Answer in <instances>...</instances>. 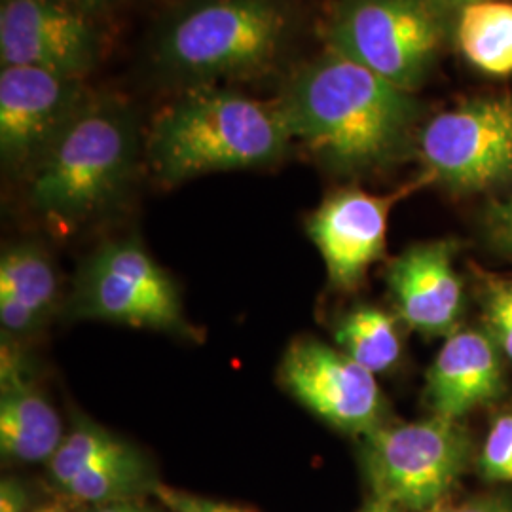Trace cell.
<instances>
[{
    "label": "cell",
    "instance_id": "cell-4",
    "mask_svg": "<svg viewBox=\"0 0 512 512\" xmlns=\"http://www.w3.org/2000/svg\"><path fill=\"white\" fill-rule=\"evenodd\" d=\"M283 0H196L165 21L154 61L192 88L266 71L289 44Z\"/></svg>",
    "mask_w": 512,
    "mask_h": 512
},
{
    "label": "cell",
    "instance_id": "cell-1",
    "mask_svg": "<svg viewBox=\"0 0 512 512\" xmlns=\"http://www.w3.org/2000/svg\"><path fill=\"white\" fill-rule=\"evenodd\" d=\"M277 105L293 139L346 177L382 173L408 160L423 126L414 93L329 48L289 78Z\"/></svg>",
    "mask_w": 512,
    "mask_h": 512
},
{
    "label": "cell",
    "instance_id": "cell-6",
    "mask_svg": "<svg viewBox=\"0 0 512 512\" xmlns=\"http://www.w3.org/2000/svg\"><path fill=\"white\" fill-rule=\"evenodd\" d=\"M463 421L429 416L384 423L361 439V469L374 499L406 512H435L475 465Z\"/></svg>",
    "mask_w": 512,
    "mask_h": 512
},
{
    "label": "cell",
    "instance_id": "cell-24",
    "mask_svg": "<svg viewBox=\"0 0 512 512\" xmlns=\"http://www.w3.org/2000/svg\"><path fill=\"white\" fill-rule=\"evenodd\" d=\"M154 494L162 499V503L169 512H253L247 511V509H239L234 505L219 503V501H213V499L198 497V495L184 494V492L167 488L162 484L156 486Z\"/></svg>",
    "mask_w": 512,
    "mask_h": 512
},
{
    "label": "cell",
    "instance_id": "cell-15",
    "mask_svg": "<svg viewBox=\"0 0 512 512\" xmlns=\"http://www.w3.org/2000/svg\"><path fill=\"white\" fill-rule=\"evenodd\" d=\"M0 450L18 463H48L65 439L54 406L25 378L16 351L2 346Z\"/></svg>",
    "mask_w": 512,
    "mask_h": 512
},
{
    "label": "cell",
    "instance_id": "cell-11",
    "mask_svg": "<svg viewBox=\"0 0 512 512\" xmlns=\"http://www.w3.org/2000/svg\"><path fill=\"white\" fill-rule=\"evenodd\" d=\"M90 101L84 78L31 67L0 71V154L8 169H35Z\"/></svg>",
    "mask_w": 512,
    "mask_h": 512
},
{
    "label": "cell",
    "instance_id": "cell-10",
    "mask_svg": "<svg viewBox=\"0 0 512 512\" xmlns=\"http://www.w3.org/2000/svg\"><path fill=\"white\" fill-rule=\"evenodd\" d=\"M97 16L63 0H2V67L84 78L103 52Z\"/></svg>",
    "mask_w": 512,
    "mask_h": 512
},
{
    "label": "cell",
    "instance_id": "cell-31",
    "mask_svg": "<svg viewBox=\"0 0 512 512\" xmlns=\"http://www.w3.org/2000/svg\"><path fill=\"white\" fill-rule=\"evenodd\" d=\"M31 512H69V509L63 503H48V505H42Z\"/></svg>",
    "mask_w": 512,
    "mask_h": 512
},
{
    "label": "cell",
    "instance_id": "cell-30",
    "mask_svg": "<svg viewBox=\"0 0 512 512\" xmlns=\"http://www.w3.org/2000/svg\"><path fill=\"white\" fill-rule=\"evenodd\" d=\"M456 14H458L459 10H463L465 6H469V4H475V2H482V0H444Z\"/></svg>",
    "mask_w": 512,
    "mask_h": 512
},
{
    "label": "cell",
    "instance_id": "cell-2",
    "mask_svg": "<svg viewBox=\"0 0 512 512\" xmlns=\"http://www.w3.org/2000/svg\"><path fill=\"white\" fill-rule=\"evenodd\" d=\"M293 133L277 103L215 86L190 88L167 105L148 133V160L167 184L279 162Z\"/></svg>",
    "mask_w": 512,
    "mask_h": 512
},
{
    "label": "cell",
    "instance_id": "cell-28",
    "mask_svg": "<svg viewBox=\"0 0 512 512\" xmlns=\"http://www.w3.org/2000/svg\"><path fill=\"white\" fill-rule=\"evenodd\" d=\"M63 2H69L73 6H78L86 12H92V14H101L103 10H107L109 6H112L116 0H63Z\"/></svg>",
    "mask_w": 512,
    "mask_h": 512
},
{
    "label": "cell",
    "instance_id": "cell-29",
    "mask_svg": "<svg viewBox=\"0 0 512 512\" xmlns=\"http://www.w3.org/2000/svg\"><path fill=\"white\" fill-rule=\"evenodd\" d=\"M359 512H406L403 509H399V507H395V505H391V503H385V501H380V499H374V497H370L368 501H366L365 507L361 509Z\"/></svg>",
    "mask_w": 512,
    "mask_h": 512
},
{
    "label": "cell",
    "instance_id": "cell-25",
    "mask_svg": "<svg viewBox=\"0 0 512 512\" xmlns=\"http://www.w3.org/2000/svg\"><path fill=\"white\" fill-rule=\"evenodd\" d=\"M435 512H512V495L507 492H486L448 501Z\"/></svg>",
    "mask_w": 512,
    "mask_h": 512
},
{
    "label": "cell",
    "instance_id": "cell-18",
    "mask_svg": "<svg viewBox=\"0 0 512 512\" xmlns=\"http://www.w3.org/2000/svg\"><path fill=\"white\" fill-rule=\"evenodd\" d=\"M399 321L397 315L382 308L357 306L336 321V346L374 376L391 372L403 359Z\"/></svg>",
    "mask_w": 512,
    "mask_h": 512
},
{
    "label": "cell",
    "instance_id": "cell-17",
    "mask_svg": "<svg viewBox=\"0 0 512 512\" xmlns=\"http://www.w3.org/2000/svg\"><path fill=\"white\" fill-rule=\"evenodd\" d=\"M454 37L478 71L512 74V2L482 0L459 10Z\"/></svg>",
    "mask_w": 512,
    "mask_h": 512
},
{
    "label": "cell",
    "instance_id": "cell-3",
    "mask_svg": "<svg viewBox=\"0 0 512 512\" xmlns=\"http://www.w3.org/2000/svg\"><path fill=\"white\" fill-rule=\"evenodd\" d=\"M137 147V120L128 103L90 97L33 169V209L67 228L92 219L128 186Z\"/></svg>",
    "mask_w": 512,
    "mask_h": 512
},
{
    "label": "cell",
    "instance_id": "cell-20",
    "mask_svg": "<svg viewBox=\"0 0 512 512\" xmlns=\"http://www.w3.org/2000/svg\"><path fill=\"white\" fill-rule=\"evenodd\" d=\"M133 446L118 439L107 429L88 418L74 421L71 431L48 461V473L57 488H63L74 476L82 475L97 465L120 458Z\"/></svg>",
    "mask_w": 512,
    "mask_h": 512
},
{
    "label": "cell",
    "instance_id": "cell-12",
    "mask_svg": "<svg viewBox=\"0 0 512 512\" xmlns=\"http://www.w3.org/2000/svg\"><path fill=\"white\" fill-rule=\"evenodd\" d=\"M423 184H431L425 175L384 196L357 186L338 188L317 205L306 230L323 256L332 287L349 293L363 285L370 266L384 256L393 205Z\"/></svg>",
    "mask_w": 512,
    "mask_h": 512
},
{
    "label": "cell",
    "instance_id": "cell-27",
    "mask_svg": "<svg viewBox=\"0 0 512 512\" xmlns=\"http://www.w3.org/2000/svg\"><path fill=\"white\" fill-rule=\"evenodd\" d=\"M88 512H156L150 507H145L137 503L135 499L128 501H114V503H105V505H95L92 511Z\"/></svg>",
    "mask_w": 512,
    "mask_h": 512
},
{
    "label": "cell",
    "instance_id": "cell-21",
    "mask_svg": "<svg viewBox=\"0 0 512 512\" xmlns=\"http://www.w3.org/2000/svg\"><path fill=\"white\" fill-rule=\"evenodd\" d=\"M476 296L486 330L505 361L512 363V277H497L476 270Z\"/></svg>",
    "mask_w": 512,
    "mask_h": 512
},
{
    "label": "cell",
    "instance_id": "cell-13",
    "mask_svg": "<svg viewBox=\"0 0 512 512\" xmlns=\"http://www.w3.org/2000/svg\"><path fill=\"white\" fill-rule=\"evenodd\" d=\"M459 241L414 243L387 268V289L397 317L427 338H448L461 329L465 285L456 270Z\"/></svg>",
    "mask_w": 512,
    "mask_h": 512
},
{
    "label": "cell",
    "instance_id": "cell-22",
    "mask_svg": "<svg viewBox=\"0 0 512 512\" xmlns=\"http://www.w3.org/2000/svg\"><path fill=\"white\" fill-rule=\"evenodd\" d=\"M476 471L490 484L512 486V410L497 414L476 452Z\"/></svg>",
    "mask_w": 512,
    "mask_h": 512
},
{
    "label": "cell",
    "instance_id": "cell-14",
    "mask_svg": "<svg viewBox=\"0 0 512 512\" xmlns=\"http://www.w3.org/2000/svg\"><path fill=\"white\" fill-rule=\"evenodd\" d=\"M505 357L482 329L461 327L440 348L425 378V404L446 420L463 421L507 391Z\"/></svg>",
    "mask_w": 512,
    "mask_h": 512
},
{
    "label": "cell",
    "instance_id": "cell-16",
    "mask_svg": "<svg viewBox=\"0 0 512 512\" xmlns=\"http://www.w3.org/2000/svg\"><path fill=\"white\" fill-rule=\"evenodd\" d=\"M59 293L50 256L35 243H19L0 258V323L12 336L35 330L52 313Z\"/></svg>",
    "mask_w": 512,
    "mask_h": 512
},
{
    "label": "cell",
    "instance_id": "cell-26",
    "mask_svg": "<svg viewBox=\"0 0 512 512\" xmlns=\"http://www.w3.org/2000/svg\"><path fill=\"white\" fill-rule=\"evenodd\" d=\"M29 494L25 486L14 480L6 478L0 484V512H29Z\"/></svg>",
    "mask_w": 512,
    "mask_h": 512
},
{
    "label": "cell",
    "instance_id": "cell-8",
    "mask_svg": "<svg viewBox=\"0 0 512 512\" xmlns=\"http://www.w3.org/2000/svg\"><path fill=\"white\" fill-rule=\"evenodd\" d=\"M73 308L78 317L137 329H184L175 283L135 239L110 241L88 258Z\"/></svg>",
    "mask_w": 512,
    "mask_h": 512
},
{
    "label": "cell",
    "instance_id": "cell-7",
    "mask_svg": "<svg viewBox=\"0 0 512 512\" xmlns=\"http://www.w3.org/2000/svg\"><path fill=\"white\" fill-rule=\"evenodd\" d=\"M423 175L471 196L512 184V93L482 95L423 122L416 141Z\"/></svg>",
    "mask_w": 512,
    "mask_h": 512
},
{
    "label": "cell",
    "instance_id": "cell-19",
    "mask_svg": "<svg viewBox=\"0 0 512 512\" xmlns=\"http://www.w3.org/2000/svg\"><path fill=\"white\" fill-rule=\"evenodd\" d=\"M156 486L158 482L152 476L147 459L137 448H131L120 458L74 476L59 490L80 503L105 505L135 499L143 492L156 490Z\"/></svg>",
    "mask_w": 512,
    "mask_h": 512
},
{
    "label": "cell",
    "instance_id": "cell-9",
    "mask_svg": "<svg viewBox=\"0 0 512 512\" xmlns=\"http://www.w3.org/2000/svg\"><path fill=\"white\" fill-rule=\"evenodd\" d=\"M281 382L298 403L346 435L363 439L387 423L376 376L319 340L291 344L281 361Z\"/></svg>",
    "mask_w": 512,
    "mask_h": 512
},
{
    "label": "cell",
    "instance_id": "cell-5",
    "mask_svg": "<svg viewBox=\"0 0 512 512\" xmlns=\"http://www.w3.org/2000/svg\"><path fill=\"white\" fill-rule=\"evenodd\" d=\"M458 14L444 0H338L327 48L416 93L439 63Z\"/></svg>",
    "mask_w": 512,
    "mask_h": 512
},
{
    "label": "cell",
    "instance_id": "cell-23",
    "mask_svg": "<svg viewBox=\"0 0 512 512\" xmlns=\"http://www.w3.org/2000/svg\"><path fill=\"white\" fill-rule=\"evenodd\" d=\"M480 228L486 243L499 255L512 256V184L486 203Z\"/></svg>",
    "mask_w": 512,
    "mask_h": 512
}]
</instances>
